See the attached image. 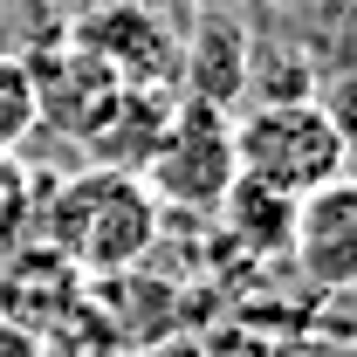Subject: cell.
Segmentation results:
<instances>
[{
  "label": "cell",
  "mask_w": 357,
  "mask_h": 357,
  "mask_svg": "<svg viewBox=\"0 0 357 357\" xmlns=\"http://www.w3.org/2000/svg\"><path fill=\"white\" fill-rule=\"evenodd\" d=\"M76 48L89 62H103L117 76V89H165L178 76V35L151 7H137V0H117L96 21H83Z\"/></svg>",
  "instance_id": "cell-5"
},
{
  "label": "cell",
  "mask_w": 357,
  "mask_h": 357,
  "mask_svg": "<svg viewBox=\"0 0 357 357\" xmlns=\"http://www.w3.org/2000/svg\"><path fill=\"white\" fill-rule=\"evenodd\" d=\"M158 234H165V213L144 192V178L110 172V165H96L83 178H62L55 199L35 192V220H28V241H48L89 282L117 275V268H144V255L158 248Z\"/></svg>",
  "instance_id": "cell-1"
},
{
  "label": "cell",
  "mask_w": 357,
  "mask_h": 357,
  "mask_svg": "<svg viewBox=\"0 0 357 357\" xmlns=\"http://www.w3.org/2000/svg\"><path fill=\"white\" fill-rule=\"evenodd\" d=\"M213 227L227 234V248H248L255 261H268V255H289L296 241V199L255 178H234L227 199L213 206Z\"/></svg>",
  "instance_id": "cell-7"
},
{
  "label": "cell",
  "mask_w": 357,
  "mask_h": 357,
  "mask_svg": "<svg viewBox=\"0 0 357 357\" xmlns=\"http://www.w3.org/2000/svg\"><path fill=\"white\" fill-rule=\"evenodd\" d=\"M28 220H35V178L21 172L14 151H0V248L28 241Z\"/></svg>",
  "instance_id": "cell-10"
},
{
  "label": "cell",
  "mask_w": 357,
  "mask_h": 357,
  "mask_svg": "<svg viewBox=\"0 0 357 357\" xmlns=\"http://www.w3.org/2000/svg\"><path fill=\"white\" fill-rule=\"evenodd\" d=\"M289 255L303 268V282L323 289V296H351L357 289V178L351 172H337L330 185L296 199Z\"/></svg>",
  "instance_id": "cell-4"
},
{
  "label": "cell",
  "mask_w": 357,
  "mask_h": 357,
  "mask_svg": "<svg viewBox=\"0 0 357 357\" xmlns=\"http://www.w3.org/2000/svg\"><path fill=\"white\" fill-rule=\"evenodd\" d=\"M137 178H144V192L158 199V213H199V220H213V206L227 199V185L241 178L227 110L178 96Z\"/></svg>",
  "instance_id": "cell-3"
},
{
  "label": "cell",
  "mask_w": 357,
  "mask_h": 357,
  "mask_svg": "<svg viewBox=\"0 0 357 357\" xmlns=\"http://www.w3.org/2000/svg\"><path fill=\"white\" fill-rule=\"evenodd\" d=\"M178 76H185V96L192 103H213V110H227L234 96H241V83H248V28L234 21V14H213L199 35H192V48H178Z\"/></svg>",
  "instance_id": "cell-8"
},
{
  "label": "cell",
  "mask_w": 357,
  "mask_h": 357,
  "mask_svg": "<svg viewBox=\"0 0 357 357\" xmlns=\"http://www.w3.org/2000/svg\"><path fill=\"white\" fill-rule=\"evenodd\" d=\"M234 165L255 185H275V192L303 199V192L330 185L351 165V131L337 124L330 103H310V96H296V103H255L234 124Z\"/></svg>",
  "instance_id": "cell-2"
},
{
  "label": "cell",
  "mask_w": 357,
  "mask_h": 357,
  "mask_svg": "<svg viewBox=\"0 0 357 357\" xmlns=\"http://www.w3.org/2000/svg\"><path fill=\"white\" fill-rule=\"evenodd\" d=\"M131 357H206V344L185 337V330H172V337H158V344H144V351H131Z\"/></svg>",
  "instance_id": "cell-12"
},
{
  "label": "cell",
  "mask_w": 357,
  "mask_h": 357,
  "mask_svg": "<svg viewBox=\"0 0 357 357\" xmlns=\"http://www.w3.org/2000/svg\"><path fill=\"white\" fill-rule=\"evenodd\" d=\"M0 357H42V337H35V330H21V323H7V316H0Z\"/></svg>",
  "instance_id": "cell-13"
},
{
  "label": "cell",
  "mask_w": 357,
  "mask_h": 357,
  "mask_svg": "<svg viewBox=\"0 0 357 357\" xmlns=\"http://www.w3.org/2000/svg\"><path fill=\"white\" fill-rule=\"evenodd\" d=\"M42 357H131V351H117V344H110V337L96 330L89 303H83V310L69 316L62 330H48V337H42Z\"/></svg>",
  "instance_id": "cell-11"
},
{
  "label": "cell",
  "mask_w": 357,
  "mask_h": 357,
  "mask_svg": "<svg viewBox=\"0 0 357 357\" xmlns=\"http://www.w3.org/2000/svg\"><path fill=\"white\" fill-rule=\"evenodd\" d=\"M83 289H89V275H76L48 241H14L7 268H0V316L48 337L83 310Z\"/></svg>",
  "instance_id": "cell-6"
},
{
  "label": "cell",
  "mask_w": 357,
  "mask_h": 357,
  "mask_svg": "<svg viewBox=\"0 0 357 357\" xmlns=\"http://www.w3.org/2000/svg\"><path fill=\"white\" fill-rule=\"evenodd\" d=\"M42 124V96H35V62L0 55V151H21Z\"/></svg>",
  "instance_id": "cell-9"
}]
</instances>
